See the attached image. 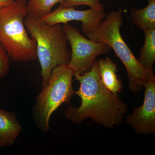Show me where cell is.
<instances>
[{
  "instance_id": "obj_17",
  "label": "cell",
  "mask_w": 155,
  "mask_h": 155,
  "mask_svg": "<svg viewBox=\"0 0 155 155\" xmlns=\"http://www.w3.org/2000/svg\"><path fill=\"white\" fill-rule=\"evenodd\" d=\"M99 1H101V0H99Z\"/></svg>"
},
{
  "instance_id": "obj_10",
  "label": "cell",
  "mask_w": 155,
  "mask_h": 155,
  "mask_svg": "<svg viewBox=\"0 0 155 155\" xmlns=\"http://www.w3.org/2000/svg\"><path fill=\"white\" fill-rule=\"evenodd\" d=\"M21 129L14 113L0 108V147L14 144Z\"/></svg>"
},
{
  "instance_id": "obj_5",
  "label": "cell",
  "mask_w": 155,
  "mask_h": 155,
  "mask_svg": "<svg viewBox=\"0 0 155 155\" xmlns=\"http://www.w3.org/2000/svg\"><path fill=\"white\" fill-rule=\"evenodd\" d=\"M74 72L67 65H61L52 69L47 85L42 87L37 97L34 108L38 125L43 131L50 129V117L64 104H69L74 94L72 78Z\"/></svg>"
},
{
  "instance_id": "obj_16",
  "label": "cell",
  "mask_w": 155,
  "mask_h": 155,
  "mask_svg": "<svg viewBox=\"0 0 155 155\" xmlns=\"http://www.w3.org/2000/svg\"><path fill=\"white\" fill-rule=\"evenodd\" d=\"M14 0H0V10L11 5Z\"/></svg>"
},
{
  "instance_id": "obj_14",
  "label": "cell",
  "mask_w": 155,
  "mask_h": 155,
  "mask_svg": "<svg viewBox=\"0 0 155 155\" xmlns=\"http://www.w3.org/2000/svg\"><path fill=\"white\" fill-rule=\"evenodd\" d=\"M86 5L91 8L97 11H104V8L99 0H65L63 4L60 5L61 8L74 7L75 6Z\"/></svg>"
},
{
  "instance_id": "obj_6",
  "label": "cell",
  "mask_w": 155,
  "mask_h": 155,
  "mask_svg": "<svg viewBox=\"0 0 155 155\" xmlns=\"http://www.w3.org/2000/svg\"><path fill=\"white\" fill-rule=\"evenodd\" d=\"M63 26L67 41L72 49L67 66L74 73L82 74L87 72L98 56L107 54L110 51L109 46L86 38L77 28L68 23Z\"/></svg>"
},
{
  "instance_id": "obj_7",
  "label": "cell",
  "mask_w": 155,
  "mask_h": 155,
  "mask_svg": "<svg viewBox=\"0 0 155 155\" xmlns=\"http://www.w3.org/2000/svg\"><path fill=\"white\" fill-rule=\"evenodd\" d=\"M144 99L140 107L126 117V122L135 133L145 135L155 134V76L145 84Z\"/></svg>"
},
{
  "instance_id": "obj_9",
  "label": "cell",
  "mask_w": 155,
  "mask_h": 155,
  "mask_svg": "<svg viewBox=\"0 0 155 155\" xmlns=\"http://www.w3.org/2000/svg\"><path fill=\"white\" fill-rule=\"evenodd\" d=\"M97 67L104 86L114 94L122 92V82L117 75L118 69L114 61L109 58L100 59L97 61Z\"/></svg>"
},
{
  "instance_id": "obj_8",
  "label": "cell",
  "mask_w": 155,
  "mask_h": 155,
  "mask_svg": "<svg viewBox=\"0 0 155 155\" xmlns=\"http://www.w3.org/2000/svg\"><path fill=\"white\" fill-rule=\"evenodd\" d=\"M106 16L104 11H97L92 8L80 11L75 10L74 7H59L40 19L51 25L80 21L82 23V32L86 35L95 30Z\"/></svg>"
},
{
  "instance_id": "obj_15",
  "label": "cell",
  "mask_w": 155,
  "mask_h": 155,
  "mask_svg": "<svg viewBox=\"0 0 155 155\" xmlns=\"http://www.w3.org/2000/svg\"><path fill=\"white\" fill-rule=\"evenodd\" d=\"M10 59L7 51L0 44V78L5 77L8 73Z\"/></svg>"
},
{
  "instance_id": "obj_2",
  "label": "cell",
  "mask_w": 155,
  "mask_h": 155,
  "mask_svg": "<svg viewBox=\"0 0 155 155\" xmlns=\"http://www.w3.org/2000/svg\"><path fill=\"white\" fill-rule=\"evenodd\" d=\"M104 19L95 30L87 35V38L107 45L114 50L125 66L129 89L133 93L140 91L154 74L153 69L141 65L122 38L120 29L123 25V11L120 9L111 11Z\"/></svg>"
},
{
  "instance_id": "obj_13",
  "label": "cell",
  "mask_w": 155,
  "mask_h": 155,
  "mask_svg": "<svg viewBox=\"0 0 155 155\" xmlns=\"http://www.w3.org/2000/svg\"><path fill=\"white\" fill-rule=\"evenodd\" d=\"M65 0H28L26 4L28 16L41 19L51 12L56 4H63Z\"/></svg>"
},
{
  "instance_id": "obj_12",
  "label": "cell",
  "mask_w": 155,
  "mask_h": 155,
  "mask_svg": "<svg viewBox=\"0 0 155 155\" xmlns=\"http://www.w3.org/2000/svg\"><path fill=\"white\" fill-rule=\"evenodd\" d=\"M145 41L137 60L143 67L153 69L155 61V28L143 30Z\"/></svg>"
},
{
  "instance_id": "obj_1",
  "label": "cell",
  "mask_w": 155,
  "mask_h": 155,
  "mask_svg": "<svg viewBox=\"0 0 155 155\" xmlns=\"http://www.w3.org/2000/svg\"><path fill=\"white\" fill-rule=\"evenodd\" d=\"M75 79L80 87L74 94L81 103L78 107L69 106L65 111L67 119L75 124H80L86 118L106 128H112L122 122L127 106L118 95L108 90L102 83L96 61L89 70L82 74L75 73Z\"/></svg>"
},
{
  "instance_id": "obj_3",
  "label": "cell",
  "mask_w": 155,
  "mask_h": 155,
  "mask_svg": "<svg viewBox=\"0 0 155 155\" xmlns=\"http://www.w3.org/2000/svg\"><path fill=\"white\" fill-rule=\"evenodd\" d=\"M28 33L35 41L37 54L41 67L42 86L47 85L52 70L67 65L70 61L67 40L61 24L49 25L40 19L27 15L24 21Z\"/></svg>"
},
{
  "instance_id": "obj_4",
  "label": "cell",
  "mask_w": 155,
  "mask_h": 155,
  "mask_svg": "<svg viewBox=\"0 0 155 155\" xmlns=\"http://www.w3.org/2000/svg\"><path fill=\"white\" fill-rule=\"evenodd\" d=\"M26 0H16L0 10V44L15 62L38 59L36 45L28 36L24 21L28 15Z\"/></svg>"
},
{
  "instance_id": "obj_11",
  "label": "cell",
  "mask_w": 155,
  "mask_h": 155,
  "mask_svg": "<svg viewBox=\"0 0 155 155\" xmlns=\"http://www.w3.org/2000/svg\"><path fill=\"white\" fill-rule=\"evenodd\" d=\"M130 17L132 23L141 30L155 28V0H148V4L142 9L131 8Z\"/></svg>"
}]
</instances>
